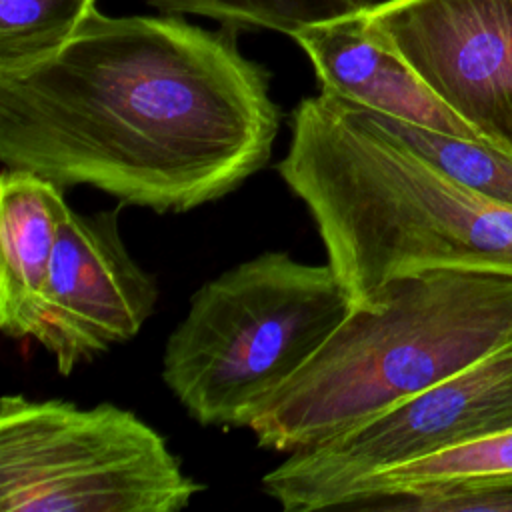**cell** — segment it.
Instances as JSON below:
<instances>
[{
	"instance_id": "1",
	"label": "cell",
	"mask_w": 512,
	"mask_h": 512,
	"mask_svg": "<svg viewBox=\"0 0 512 512\" xmlns=\"http://www.w3.org/2000/svg\"><path fill=\"white\" fill-rule=\"evenodd\" d=\"M172 16L96 8L56 50L0 68V162L60 188L182 214L262 170L280 128L270 74Z\"/></svg>"
},
{
	"instance_id": "2",
	"label": "cell",
	"mask_w": 512,
	"mask_h": 512,
	"mask_svg": "<svg viewBox=\"0 0 512 512\" xmlns=\"http://www.w3.org/2000/svg\"><path fill=\"white\" fill-rule=\"evenodd\" d=\"M276 172L308 208L352 306L422 270L512 266V206L446 174L330 92L294 108Z\"/></svg>"
},
{
	"instance_id": "3",
	"label": "cell",
	"mask_w": 512,
	"mask_h": 512,
	"mask_svg": "<svg viewBox=\"0 0 512 512\" xmlns=\"http://www.w3.org/2000/svg\"><path fill=\"white\" fill-rule=\"evenodd\" d=\"M510 334L512 266L396 278L352 306L248 428L264 450L312 448L456 374Z\"/></svg>"
},
{
	"instance_id": "4",
	"label": "cell",
	"mask_w": 512,
	"mask_h": 512,
	"mask_svg": "<svg viewBox=\"0 0 512 512\" xmlns=\"http://www.w3.org/2000/svg\"><path fill=\"white\" fill-rule=\"evenodd\" d=\"M350 310L328 262L262 252L192 294L166 340L162 380L200 426L248 428Z\"/></svg>"
},
{
	"instance_id": "5",
	"label": "cell",
	"mask_w": 512,
	"mask_h": 512,
	"mask_svg": "<svg viewBox=\"0 0 512 512\" xmlns=\"http://www.w3.org/2000/svg\"><path fill=\"white\" fill-rule=\"evenodd\" d=\"M204 488L132 410L0 400L2 512H178Z\"/></svg>"
},
{
	"instance_id": "6",
	"label": "cell",
	"mask_w": 512,
	"mask_h": 512,
	"mask_svg": "<svg viewBox=\"0 0 512 512\" xmlns=\"http://www.w3.org/2000/svg\"><path fill=\"white\" fill-rule=\"evenodd\" d=\"M504 430H512V334L360 426L288 454L262 476V490L288 512L342 508L378 472Z\"/></svg>"
},
{
	"instance_id": "7",
	"label": "cell",
	"mask_w": 512,
	"mask_h": 512,
	"mask_svg": "<svg viewBox=\"0 0 512 512\" xmlns=\"http://www.w3.org/2000/svg\"><path fill=\"white\" fill-rule=\"evenodd\" d=\"M362 18L484 142L512 156V0H384Z\"/></svg>"
},
{
	"instance_id": "8",
	"label": "cell",
	"mask_w": 512,
	"mask_h": 512,
	"mask_svg": "<svg viewBox=\"0 0 512 512\" xmlns=\"http://www.w3.org/2000/svg\"><path fill=\"white\" fill-rule=\"evenodd\" d=\"M158 302L156 280L130 256L118 208L70 212L52 254L28 338L46 348L62 376L132 340Z\"/></svg>"
},
{
	"instance_id": "9",
	"label": "cell",
	"mask_w": 512,
	"mask_h": 512,
	"mask_svg": "<svg viewBox=\"0 0 512 512\" xmlns=\"http://www.w3.org/2000/svg\"><path fill=\"white\" fill-rule=\"evenodd\" d=\"M292 38L308 54L320 90L378 114L484 142L482 134L456 114L396 50L366 32L362 10L310 24Z\"/></svg>"
},
{
	"instance_id": "10",
	"label": "cell",
	"mask_w": 512,
	"mask_h": 512,
	"mask_svg": "<svg viewBox=\"0 0 512 512\" xmlns=\"http://www.w3.org/2000/svg\"><path fill=\"white\" fill-rule=\"evenodd\" d=\"M344 510L512 512V430L468 440L374 474Z\"/></svg>"
},
{
	"instance_id": "11",
	"label": "cell",
	"mask_w": 512,
	"mask_h": 512,
	"mask_svg": "<svg viewBox=\"0 0 512 512\" xmlns=\"http://www.w3.org/2000/svg\"><path fill=\"white\" fill-rule=\"evenodd\" d=\"M72 208L64 188L28 172L0 174V330L28 338L62 224Z\"/></svg>"
},
{
	"instance_id": "12",
	"label": "cell",
	"mask_w": 512,
	"mask_h": 512,
	"mask_svg": "<svg viewBox=\"0 0 512 512\" xmlns=\"http://www.w3.org/2000/svg\"><path fill=\"white\" fill-rule=\"evenodd\" d=\"M364 110L380 128L406 142L446 174L502 204L512 206V156L482 140L430 130L368 108Z\"/></svg>"
},
{
	"instance_id": "13",
	"label": "cell",
	"mask_w": 512,
	"mask_h": 512,
	"mask_svg": "<svg viewBox=\"0 0 512 512\" xmlns=\"http://www.w3.org/2000/svg\"><path fill=\"white\" fill-rule=\"evenodd\" d=\"M164 14H194L230 30H274L292 36L300 28L372 8L384 0H144Z\"/></svg>"
},
{
	"instance_id": "14",
	"label": "cell",
	"mask_w": 512,
	"mask_h": 512,
	"mask_svg": "<svg viewBox=\"0 0 512 512\" xmlns=\"http://www.w3.org/2000/svg\"><path fill=\"white\" fill-rule=\"evenodd\" d=\"M94 8L96 0H0V68L56 50Z\"/></svg>"
}]
</instances>
